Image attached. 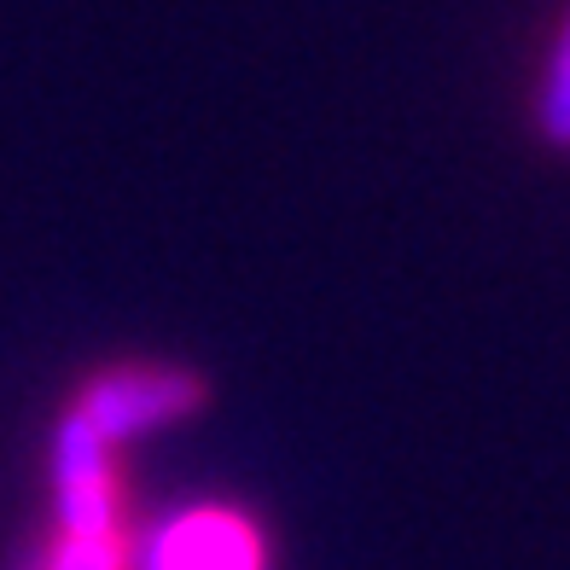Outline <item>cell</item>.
Here are the masks:
<instances>
[{
	"mask_svg": "<svg viewBox=\"0 0 570 570\" xmlns=\"http://www.w3.org/2000/svg\"><path fill=\"white\" fill-rule=\"evenodd\" d=\"M204 402V384L158 355L94 367L47 431V501L12 570H140L146 524L135 512L128 449L169 431Z\"/></svg>",
	"mask_w": 570,
	"mask_h": 570,
	"instance_id": "obj_1",
	"label": "cell"
},
{
	"mask_svg": "<svg viewBox=\"0 0 570 570\" xmlns=\"http://www.w3.org/2000/svg\"><path fill=\"white\" fill-rule=\"evenodd\" d=\"M140 570H274V541L239 501H187L164 524H146Z\"/></svg>",
	"mask_w": 570,
	"mask_h": 570,
	"instance_id": "obj_2",
	"label": "cell"
},
{
	"mask_svg": "<svg viewBox=\"0 0 570 570\" xmlns=\"http://www.w3.org/2000/svg\"><path fill=\"white\" fill-rule=\"evenodd\" d=\"M524 122L548 151L570 158V0H559L535 41V59L524 76Z\"/></svg>",
	"mask_w": 570,
	"mask_h": 570,
	"instance_id": "obj_3",
	"label": "cell"
}]
</instances>
